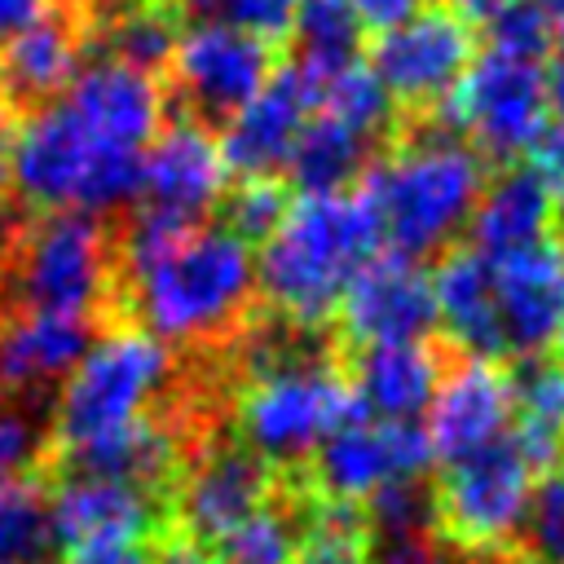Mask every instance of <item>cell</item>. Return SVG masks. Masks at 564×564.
<instances>
[{
  "instance_id": "obj_50",
  "label": "cell",
  "mask_w": 564,
  "mask_h": 564,
  "mask_svg": "<svg viewBox=\"0 0 564 564\" xmlns=\"http://www.w3.org/2000/svg\"><path fill=\"white\" fill-rule=\"evenodd\" d=\"M555 348H560V361H564V326H560V339H555Z\"/></svg>"
},
{
  "instance_id": "obj_35",
  "label": "cell",
  "mask_w": 564,
  "mask_h": 564,
  "mask_svg": "<svg viewBox=\"0 0 564 564\" xmlns=\"http://www.w3.org/2000/svg\"><path fill=\"white\" fill-rule=\"evenodd\" d=\"M185 4H189V13L198 22L229 26V31L256 35L264 44L286 35L291 31V13H295V0H185Z\"/></svg>"
},
{
  "instance_id": "obj_1",
  "label": "cell",
  "mask_w": 564,
  "mask_h": 564,
  "mask_svg": "<svg viewBox=\"0 0 564 564\" xmlns=\"http://www.w3.org/2000/svg\"><path fill=\"white\" fill-rule=\"evenodd\" d=\"M163 88L123 62L79 66L57 101L26 110L9 137V185L40 216H101L137 198L141 154L163 128Z\"/></svg>"
},
{
  "instance_id": "obj_25",
  "label": "cell",
  "mask_w": 564,
  "mask_h": 564,
  "mask_svg": "<svg viewBox=\"0 0 564 564\" xmlns=\"http://www.w3.org/2000/svg\"><path fill=\"white\" fill-rule=\"evenodd\" d=\"M66 463H70V471L110 476V480L154 489L176 467V432L150 414V419H141L123 432H110V436H101L84 449H70Z\"/></svg>"
},
{
  "instance_id": "obj_43",
  "label": "cell",
  "mask_w": 564,
  "mask_h": 564,
  "mask_svg": "<svg viewBox=\"0 0 564 564\" xmlns=\"http://www.w3.org/2000/svg\"><path fill=\"white\" fill-rule=\"evenodd\" d=\"M53 4H57V0H0V40H9L13 31H22V26L48 18Z\"/></svg>"
},
{
  "instance_id": "obj_36",
  "label": "cell",
  "mask_w": 564,
  "mask_h": 564,
  "mask_svg": "<svg viewBox=\"0 0 564 564\" xmlns=\"http://www.w3.org/2000/svg\"><path fill=\"white\" fill-rule=\"evenodd\" d=\"M489 26V44L494 53H507V57H524V62H542L551 48H555V26L551 18L542 13L538 0H516L511 9H502Z\"/></svg>"
},
{
  "instance_id": "obj_41",
  "label": "cell",
  "mask_w": 564,
  "mask_h": 564,
  "mask_svg": "<svg viewBox=\"0 0 564 564\" xmlns=\"http://www.w3.org/2000/svg\"><path fill=\"white\" fill-rule=\"evenodd\" d=\"M357 22L361 26H375V31H392L401 22H410L414 13H423L432 0H348Z\"/></svg>"
},
{
  "instance_id": "obj_26",
  "label": "cell",
  "mask_w": 564,
  "mask_h": 564,
  "mask_svg": "<svg viewBox=\"0 0 564 564\" xmlns=\"http://www.w3.org/2000/svg\"><path fill=\"white\" fill-rule=\"evenodd\" d=\"M370 150V137L352 132L330 115H313L286 159V172L300 185V194H348V185L366 176Z\"/></svg>"
},
{
  "instance_id": "obj_45",
  "label": "cell",
  "mask_w": 564,
  "mask_h": 564,
  "mask_svg": "<svg viewBox=\"0 0 564 564\" xmlns=\"http://www.w3.org/2000/svg\"><path fill=\"white\" fill-rule=\"evenodd\" d=\"M154 564H216V555H212L203 542H194V538H172V542L154 555Z\"/></svg>"
},
{
  "instance_id": "obj_19",
  "label": "cell",
  "mask_w": 564,
  "mask_h": 564,
  "mask_svg": "<svg viewBox=\"0 0 564 564\" xmlns=\"http://www.w3.org/2000/svg\"><path fill=\"white\" fill-rule=\"evenodd\" d=\"M53 538L57 546L88 542H141L154 524V494L128 480L70 471L57 489H48Z\"/></svg>"
},
{
  "instance_id": "obj_22",
  "label": "cell",
  "mask_w": 564,
  "mask_h": 564,
  "mask_svg": "<svg viewBox=\"0 0 564 564\" xmlns=\"http://www.w3.org/2000/svg\"><path fill=\"white\" fill-rule=\"evenodd\" d=\"M471 251L485 256L489 264L511 260L551 234V185L529 167H502L498 176L485 181L476 212L467 220Z\"/></svg>"
},
{
  "instance_id": "obj_23",
  "label": "cell",
  "mask_w": 564,
  "mask_h": 564,
  "mask_svg": "<svg viewBox=\"0 0 564 564\" xmlns=\"http://www.w3.org/2000/svg\"><path fill=\"white\" fill-rule=\"evenodd\" d=\"M84 66V44L70 18L48 13L0 44V93L13 106H44L57 101Z\"/></svg>"
},
{
  "instance_id": "obj_9",
  "label": "cell",
  "mask_w": 564,
  "mask_h": 564,
  "mask_svg": "<svg viewBox=\"0 0 564 564\" xmlns=\"http://www.w3.org/2000/svg\"><path fill=\"white\" fill-rule=\"evenodd\" d=\"M533 471L502 441L485 454L445 467V480L432 498V520L463 555H502L520 542L524 507L533 494Z\"/></svg>"
},
{
  "instance_id": "obj_31",
  "label": "cell",
  "mask_w": 564,
  "mask_h": 564,
  "mask_svg": "<svg viewBox=\"0 0 564 564\" xmlns=\"http://www.w3.org/2000/svg\"><path fill=\"white\" fill-rule=\"evenodd\" d=\"M304 529L286 507L264 502L216 542V564H300Z\"/></svg>"
},
{
  "instance_id": "obj_2",
  "label": "cell",
  "mask_w": 564,
  "mask_h": 564,
  "mask_svg": "<svg viewBox=\"0 0 564 564\" xmlns=\"http://www.w3.org/2000/svg\"><path fill=\"white\" fill-rule=\"evenodd\" d=\"M132 326L167 348L229 335L256 300V251L225 225H194L167 251L123 273Z\"/></svg>"
},
{
  "instance_id": "obj_40",
  "label": "cell",
  "mask_w": 564,
  "mask_h": 564,
  "mask_svg": "<svg viewBox=\"0 0 564 564\" xmlns=\"http://www.w3.org/2000/svg\"><path fill=\"white\" fill-rule=\"evenodd\" d=\"M529 167L560 189L564 185V119H546V128L538 132V141L529 145Z\"/></svg>"
},
{
  "instance_id": "obj_12",
  "label": "cell",
  "mask_w": 564,
  "mask_h": 564,
  "mask_svg": "<svg viewBox=\"0 0 564 564\" xmlns=\"http://www.w3.org/2000/svg\"><path fill=\"white\" fill-rule=\"evenodd\" d=\"M167 66H172L176 97L189 106L198 123L238 115L278 70L273 44L229 26H212V22L185 26Z\"/></svg>"
},
{
  "instance_id": "obj_32",
  "label": "cell",
  "mask_w": 564,
  "mask_h": 564,
  "mask_svg": "<svg viewBox=\"0 0 564 564\" xmlns=\"http://www.w3.org/2000/svg\"><path fill=\"white\" fill-rule=\"evenodd\" d=\"M520 546L529 564H564V467H551L533 480Z\"/></svg>"
},
{
  "instance_id": "obj_21",
  "label": "cell",
  "mask_w": 564,
  "mask_h": 564,
  "mask_svg": "<svg viewBox=\"0 0 564 564\" xmlns=\"http://www.w3.org/2000/svg\"><path fill=\"white\" fill-rule=\"evenodd\" d=\"M88 317L18 308L0 322V388L4 392H44L57 388L75 361L88 352Z\"/></svg>"
},
{
  "instance_id": "obj_8",
  "label": "cell",
  "mask_w": 564,
  "mask_h": 564,
  "mask_svg": "<svg viewBox=\"0 0 564 564\" xmlns=\"http://www.w3.org/2000/svg\"><path fill=\"white\" fill-rule=\"evenodd\" d=\"M445 132L463 137L480 159H520L546 128V88L542 62L507 57V53H476L458 88L441 101Z\"/></svg>"
},
{
  "instance_id": "obj_24",
  "label": "cell",
  "mask_w": 564,
  "mask_h": 564,
  "mask_svg": "<svg viewBox=\"0 0 564 564\" xmlns=\"http://www.w3.org/2000/svg\"><path fill=\"white\" fill-rule=\"evenodd\" d=\"M432 300H436V326L449 330V339L467 357H494L502 352L498 330V295H494V264L476 256L471 247H454L436 260Z\"/></svg>"
},
{
  "instance_id": "obj_11",
  "label": "cell",
  "mask_w": 564,
  "mask_h": 564,
  "mask_svg": "<svg viewBox=\"0 0 564 564\" xmlns=\"http://www.w3.org/2000/svg\"><path fill=\"white\" fill-rule=\"evenodd\" d=\"M471 57V26L436 4L392 31H379L370 44V70L397 106H441L467 75Z\"/></svg>"
},
{
  "instance_id": "obj_3",
  "label": "cell",
  "mask_w": 564,
  "mask_h": 564,
  "mask_svg": "<svg viewBox=\"0 0 564 564\" xmlns=\"http://www.w3.org/2000/svg\"><path fill=\"white\" fill-rule=\"evenodd\" d=\"M370 256L379 225L361 194H304L260 242L256 291L286 326H322Z\"/></svg>"
},
{
  "instance_id": "obj_44",
  "label": "cell",
  "mask_w": 564,
  "mask_h": 564,
  "mask_svg": "<svg viewBox=\"0 0 564 564\" xmlns=\"http://www.w3.org/2000/svg\"><path fill=\"white\" fill-rule=\"evenodd\" d=\"M542 88H546V110L555 119H564V40L542 62Z\"/></svg>"
},
{
  "instance_id": "obj_29",
  "label": "cell",
  "mask_w": 564,
  "mask_h": 564,
  "mask_svg": "<svg viewBox=\"0 0 564 564\" xmlns=\"http://www.w3.org/2000/svg\"><path fill=\"white\" fill-rule=\"evenodd\" d=\"M53 507L48 489L31 476L0 485V564H44L53 555Z\"/></svg>"
},
{
  "instance_id": "obj_38",
  "label": "cell",
  "mask_w": 564,
  "mask_h": 564,
  "mask_svg": "<svg viewBox=\"0 0 564 564\" xmlns=\"http://www.w3.org/2000/svg\"><path fill=\"white\" fill-rule=\"evenodd\" d=\"M40 449V432H35V419L9 401H0V485L22 476L26 463L35 458Z\"/></svg>"
},
{
  "instance_id": "obj_16",
  "label": "cell",
  "mask_w": 564,
  "mask_h": 564,
  "mask_svg": "<svg viewBox=\"0 0 564 564\" xmlns=\"http://www.w3.org/2000/svg\"><path fill=\"white\" fill-rule=\"evenodd\" d=\"M313 115H317V79L300 62L278 66L273 79L238 115L225 119V132L216 137L225 167L238 172L242 181L278 176Z\"/></svg>"
},
{
  "instance_id": "obj_18",
  "label": "cell",
  "mask_w": 564,
  "mask_h": 564,
  "mask_svg": "<svg viewBox=\"0 0 564 564\" xmlns=\"http://www.w3.org/2000/svg\"><path fill=\"white\" fill-rule=\"evenodd\" d=\"M269 502V467L234 445H207L181 476L176 516L194 542H220L234 524Z\"/></svg>"
},
{
  "instance_id": "obj_13",
  "label": "cell",
  "mask_w": 564,
  "mask_h": 564,
  "mask_svg": "<svg viewBox=\"0 0 564 564\" xmlns=\"http://www.w3.org/2000/svg\"><path fill=\"white\" fill-rule=\"evenodd\" d=\"M419 427L432 445V458L445 467L502 445L516 427L511 370H502L494 357H458L445 366Z\"/></svg>"
},
{
  "instance_id": "obj_39",
  "label": "cell",
  "mask_w": 564,
  "mask_h": 564,
  "mask_svg": "<svg viewBox=\"0 0 564 564\" xmlns=\"http://www.w3.org/2000/svg\"><path fill=\"white\" fill-rule=\"evenodd\" d=\"M375 564H467L454 546L419 533V538H401V542H383Z\"/></svg>"
},
{
  "instance_id": "obj_6",
  "label": "cell",
  "mask_w": 564,
  "mask_h": 564,
  "mask_svg": "<svg viewBox=\"0 0 564 564\" xmlns=\"http://www.w3.org/2000/svg\"><path fill=\"white\" fill-rule=\"evenodd\" d=\"M172 348L141 326H110L93 335L88 352L57 383L53 432L62 449H84L110 432L150 419L154 401L172 388Z\"/></svg>"
},
{
  "instance_id": "obj_46",
  "label": "cell",
  "mask_w": 564,
  "mask_h": 564,
  "mask_svg": "<svg viewBox=\"0 0 564 564\" xmlns=\"http://www.w3.org/2000/svg\"><path fill=\"white\" fill-rule=\"evenodd\" d=\"M516 0H445V9L454 13V18H463L467 26L471 22H494L502 9H511Z\"/></svg>"
},
{
  "instance_id": "obj_42",
  "label": "cell",
  "mask_w": 564,
  "mask_h": 564,
  "mask_svg": "<svg viewBox=\"0 0 564 564\" xmlns=\"http://www.w3.org/2000/svg\"><path fill=\"white\" fill-rule=\"evenodd\" d=\"M66 564H154L141 542H88L66 555Z\"/></svg>"
},
{
  "instance_id": "obj_7",
  "label": "cell",
  "mask_w": 564,
  "mask_h": 564,
  "mask_svg": "<svg viewBox=\"0 0 564 564\" xmlns=\"http://www.w3.org/2000/svg\"><path fill=\"white\" fill-rule=\"evenodd\" d=\"M110 273H115V247L101 216L48 212L22 229L13 247L9 286L22 308L88 317L106 300Z\"/></svg>"
},
{
  "instance_id": "obj_5",
  "label": "cell",
  "mask_w": 564,
  "mask_h": 564,
  "mask_svg": "<svg viewBox=\"0 0 564 564\" xmlns=\"http://www.w3.org/2000/svg\"><path fill=\"white\" fill-rule=\"evenodd\" d=\"M251 375L234 405L238 445L269 463H304L357 419L348 375L330 361L295 348L282 330H264L251 344Z\"/></svg>"
},
{
  "instance_id": "obj_10",
  "label": "cell",
  "mask_w": 564,
  "mask_h": 564,
  "mask_svg": "<svg viewBox=\"0 0 564 564\" xmlns=\"http://www.w3.org/2000/svg\"><path fill=\"white\" fill-rule=\"evenodd\" d=\"M432 445L419 423L352 419L313 454V485L335 507H366L392 485H423L432 467Z\"/></svg>"
},
{
  "instance_id": "obj_33",
  "label": "cell",
  "mask_w": 564,
  "mask_h": 564,
  "mask_svg": "<svg viewBox=\"0 0 564 564\" xmlns=\"http://www.w3.org/2000/svg\"><path fill=\"white\" fill-rule=\"evenodd\" d=\"M511 388H516V419L564 432V361L555 352L520 357V366L511 370Z\"/></svg>"
},
{
  "instance_id": "obj_49",
  "label": "cell",
  "mask_w": 564,
  "mask_h": 564,
  "mask_svg": "<svg viewBox=\"0 0 564 564\" xmlns=\"http://www.w3.org/2000/svg\"><path fill=\"white\" fill-rule=\"evenodd\" d=\"M9 194V150H4V137H0V203Z\"/></svg>"
},
{
  "instance_id": "obj_14",
  "label": "cell",
  "mask_w": 564,
  "mask_h": 564,
  "mask_svg": "<svg viewBox=\"0 0 564 564\" xmlns=\"http://www.w3.org/2000/svg\"><path fill=\"white\" fill-rule=\"evenodd\" d=\"M229 167L220 141L198 119H167L141 154L137 198L145 212H159L181 225L207 220L229 194Z\"/></svg>"
},
{
  "instance_id": "obj_15",
  "label": "cell",
  "mask_w": 564,
  "mask_h": 564,
  "mask_svg": "<svg viewBox=\"0 0 564 564\" xmlns=\"http://www.w3.org/2000/svg\"><path fill=\"white\" fill-rule=\"evenodd\" d=\"M335 317L357 348L423 344L436 330L432 278L419 260H405L397 251H379L348 282Z\"/></svg>"
},
{
  "instance_id": "obj_47",
  "label": "cell",
  "mask_w": 564,
  "mask_h": 564,
  "mask_svg": "<svg viewBox=\"0 0 564 564\" xmlns=\"http://www.w3.org/2000/svg\"><path fill=\"white\" fill-rule=\"evenodd\" d=\"M551 242H560L564 247V185L560 189H551Z\"/></svg>"
},
{
  "instance_id": "obj_34",
  "label": "cell",
  "mask_w": 564,
  "mask_h": 564,
  "mask_svg": "<svg viewBox=\"0 0 564 564\" xmlns=\"http://www.w3.org/2000/svg\"><path fill=\"white\" fill-rule=\"evenodd\" d=\"M225 229L229 234H238L242 242H251V238H269L273 229H278V220L286 216V207H291V198H286V189L278 185V176H256V181H238L229 194H225Z\"/></svg>"
},
{
  "instance_id": "obj_48",
  "label": "cell",
  "mask_w": 564,
  "mask_h": 564,
  "mask_svg": "<svg viewBox=\"0 0 564 564\" xmlns=\"http://www.w3.org/2000/svg\"><path fill=\"white\" fill-rule=\"evenodd\" d=\"M538 4H542V13L551 18V26L564 31V0H538Z\"/></svg>"
},
{
  "instance_id": "obj_4",
  "label": "cell",
  "mask_w": 564,
  "mask_h": 564,
  "mask_svg": "<svg viewBox=\"0 0 564 564\" xmlns=\"http://www.w3.org/2000/svg\"><path fill=\"white\" fill-rule=\"evenodd\" d=\"M489 181L485 159L454 132L427 128L370 159L361 198L379 225V242L405 260L454 247Z\"/></svg>"
},
{
  "instance_id": "obj_27",
  "label": "cell",
  "mask_w": 564,
  "mask_h": 564,
  "mask_svg": "<svg viewBox=\"0 0 564 564\" xmlns=\"http://www.w3.org/2000/svg\"><path fill=\"white\" fill-rule=\"evenodd\" d=\"M286 35L295 40V62L304 70L330 75V70L357 62L366 26L357 22L348 0H295Z\"/></svg>"
},
{
  "instance_id": "obj_17",
  "label": "cell",
  "mask_w": 564,
  "mask_h": 564,
  "mask_svg": "<svg viewBox=\"0 0 564 564\" xmlns=\"http://www.w3.org/2000/svg\"><path fill=\"white\" fill-rule=\"evenodd\" d=\"M494 295H498L502 352H520V357L551 352L564 326V247L546 238L511 260H498Z\"/></svg>"
},
{
  "instance_id": "obj_37",
  "label": "cell",
  "mask_w": 564,
  "mask_h": 564,
  "mask_svg": "<svg viewBox=\"0 0 564 564\" xmlns=\"http://www.w3.org/2000/svg\"><path fill=\"white\" fill-rule=\"evenodd\" d=\"M366 520L383 533V542L419 538L432 520V498L423 494V485H392L366 502Z\"/></svg>"
},
{
  "instance_id": "obj_30",
  "label": "cell",
  "mask_w": 564,
  "mask_h": 564,
  "mask_svg": "<svg viewBox=\"0 0 564 564\" xmlns=\"http://www.w3.org/2000/svg\"><path fill=\"white\" fill-rule=\"evenodd\" d=\"M313 79H317V115H330V119L348 123L352 132H361L370 141L392 123L397 101L388 97V88L375 79L370 66L352 62V66H339V70L313 75Z\"/></svg>"
},
{
  "instance_id": "obj_20",
  "label": "cell",
  "mask_w": 564,
  "mask_h": 564,
  "mask_svg": "<svg viewBox=\"0 0 564 564\" xmlns=\"http://www.w3.org/2000/svg\"><path fill=\"white\" fill-rule=\"evenodd\" d=\"M445 366L441 352L423 344H379V348H357L348 392L361 419L379 423H419L436 397Z\"/></svg>"
},
{
  "instance_id": "obj_28",
  "label": "cell",
  "mask_w": 564,
  "mask_h": 564,
  "mask_svg": "<svg viewBox=\"0 0 564 564\" xmlns=\"http://www.w3.org/2000/svg\"><path fill=\"white\" fill-rule=\"evenodd\" d=\"M176 40H181V22L167 0H123L106 22L110 62H123L145 75L172 62Z\"/></svg>"
}]
</instances>
